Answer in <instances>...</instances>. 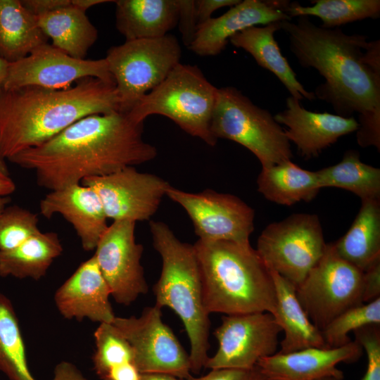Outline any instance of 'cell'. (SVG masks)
<instances>
[{"label": "cell", "mask_w": 380, "mask_h": 380, "mask_svg": "<svg viewBox=\"0 0 380 380\" xmlns=\"http://www.w3.org/2000/svg\"><path fill=\"white\" fill-rule=\"evenodd\" d=\"M36 213L17 205L6 207L0 213V251L16 248L41 232Z\"/></svg>", "instance_id": "35"}, {"label": "cell", "mask_w": 380, "mask_h": 380, "mask_svg": "<svg viewBox=\"0 0 380 380\" xmlns=\"http://www.w3.org/2000/svg\"><path fill=\"white\" fill-rule=\"evenodd\" d=\"M0 371L9 380H36L28 367L18 319L10 299L0 292Z\"/></svg>", "instance_id": "32"}, {"label": "cell", "mask_w": 380, "mask_h": 380, "mask_svg": "<svg viewBox=\"0 0 380 380\" xmlns=\"http://www.w3.org/2000/svg\"><path fill=\"white\" fill-rule=\"evenodd\" d=\"M39 210L47 219L62 215L72 225L86 251L95 250L108 226L98 195L81 183L51 191L41 200Z\"/></svg>", "instance_id": "21"}, {"label": "cell", "mask_w": 380, "mask_h": 380, "mask_svg": "<svg viewBox=\"0 0 380 380\" xmlns=\"http://www.w3.org/2000/svg\"><path fill=\"white\" fill-rule=\"evenodd\" d=\"M81 184L96 193L108 219L134 222L149 220L170 186L160 177L139 172L134 166L86 178Z\"/></svg>", "instance_id": "14"}, {"label": "cell", "mask_w": 380, "mask_h": 380, "mask_svg": "<svg viewBox=\"0 0 380 380\" xmlns=\"http://www.w3.org/2000/svg\"><path fill=\"white\" fill-rule=\"evenodd\" d=\"M15 190V183L10 177H0V196H6Z\"/></svg>", "instance_id": "44"}, {"label": "cell", "mask_w": 380, "mask_h": 380, "mask_svg": "<svg viewBox=\"0 0 380 380\" xmlns=\"http://www.w3.org/2000/svg\"><path fill=\"white\" fill-rule=\"evenodd\" d=\"M141 373L134 363H129L110 372L102 380H141Z\"/></svg>", "instance_id": "43"}, {"label": "cell", "mask_w": 380, "mask_h": 380, "mask_svg": "<svg viewBox=\"0 0 380 380\" xmlns=\"http://www.w3.org/2000/svg\"><path fill=\"white\" fill-rule=\"evenodd\" d=\"M160 308L144 309L139 317H115L112 322L128 341L141 373H161L184 380L192 375L189 355L162 319Z\"/></svg>", "instance_id": "11"}, {"label": "cell", "mask_w": 380, "mask_h": 380, "mask_svg": "<svg viewBox=\"0 0 380 380\" xmlns=\"http://www.w3.org/2000/svg\"><path fill=\"white\" fill-rule=\"evenodd\" d=\"M51 380H89L82 372L72 363L62 361L58 363L53 371Z\"/></svg>", "instance_id": "42"}, {"label": "cell", "mask_w": 380, "mask_h": 380, "mask_svg": "<svg viewBox=\"0 0 380 380\" xmlns=\"http://www.w3.org/2000/svg\"><path fill=\"white\" fill-rule=\"evenodd\" d=\"M297 298L320 331L345 310L365 303L364 272L341 258L334 243L296 287Z\"/></svg>", "instance_id": "9"}, {"label": "cell", "mask_w": 380, "mask_h": 380, "mask_svg": "<svg viewBox=\"0 0 380 380\" xmlns=\"http://www.w3.org/2000/svg\"><path fill=\"white\" fill-rule=\"evenodd\" d=\"M241 0H196L194 1L198 27L211 18L216 10L224 6H233Z\"/></svg>", "instance_id": "39"}, {"label": "cell", "mask_w": 380, "mask_h": 380, "mask_svg": "<svg viewBox=\"0 0 380 380\" xmlns=\"http://www.w3.org/2000/svg\"><path fill=\"white\" fill-rule=\"evenodd\" d=\"M312 6H303L298 2H289L284 9L293 17L313 15L320 18L322 28L334 29L366 18L380 16L379 0H315Z\"/></svg>", "instance_id": "31"}, {"label": "cell", "mask_w": 380, "mask_h": 380, "mask_svg": "<svg viewBox=\"0 0 380 380\" xmlns=\"http://www.w3.org/2000/svg\"><path fill=\"white\" fill-rule=\"evenodd\" d=\"M291 51L300 65L314 68L324 78L314 91L338 115L359 114L357 141L380 150V41L363 34L326 29L299 16L281 22Z\"/></svg>", "instance_id": "1"}, {"label": "cell", "mask_w": 380, "mask_h": 380, "mask_svg": "<svg viewBox=\"0 0 380 380\" xmlns=\"http://www.w3.org/2000/svg\"><path fill=\"white\" fill-rule=\"evenodd\" d=\"M188 380H265L259 368L256 365L248 370L235 369H211L206 375L194 377Z\"/></svg>", "instance_id": "38"}, {"label": "cell", "mask_w": 380, "mask_h": 380, "mask_svg": "<svg viewBox=\"0 0 380 380\" xmlns=\"http://www.w3.org/2000/svg\"><path fill=\"white\" fill-rule=\"evenodd\" d=\"M365 303L380 298V260L364 271Z\"/></svg>", "instance_id": "40"}, {"label": "cell", "mask_w": 380, "mask_h": 380, "mask_svg": "<svg viewBox=\"0 0 380 380\" xmlns=\"http://www.w3.org/2000/svg\"><path fill=\"white\" fill-rule=\"evenodd\" d=\"M113 1H108V0H72V4L78 7L79 8L86 11L87 9H89L90 7L100 4H103L106 2H110Z\"/></svg>", "instance_id": "46"}, {"label": "cell", "mask_w": 380, "mask_h": 380, "mask_svg": "<svg viewBox=\"0 0 380 380\" xmlns=\"http://www.w3.org/2000/svg\"><path fill=\"white\" fill-rule=\"evenodd\" d=\"M281 21L263 26H252L233 35L229 42L249 53L262 68L272 72L284 85L291 96L301 101L316 99L313 91H308L296 78V75L282 55L274 34L281 30Z\"/></svg>", "instance_id": "22"}, {"label": "cell", "mask_w": 380, "mask_h": 380, "mask_svg": "<svg viewBox=\"0 0 380 380\" xmlns=\"http://www.w3.org/2000/svg\"><path fill=\"white\" fill-rule=\"evenodd\" d=\"M257 186L267 200L288 206L311 201L321 189L317 172L303 169L291 160L262 168Z\"/></svg>", "instance_id": "28"}, {"label": "cell", "mask_w": 380, "mask_h": 380, "mask_svg": "<svg viewBox=\"0 0 380 380\" xmlns=\"http://www.w3.org/2000/svg\"><path fill=\"white\" fill-rule=\"evenodd\" d=\"M355 341L367 353V367L361 380H380V329L372 324L353 332Z\"/></svg>", "instance_id": "36"}, {"label": "cell", "mask_w": 380, "mask_h": 380, "mask_svg": "<svg viewBox=\"0 0 380 380\" xmlns=\"http://www.w3.org/2000/svg\"><path fill=\"white\" fill-rule=\"evenodd\" d=\"M9 202V198L6 196H0V213L6 208V204Z\"/></svg>", "instance_id": "49"}, {"label": "cell", "mask_w": 380, "mask_h": 380, "mask_svg": "<svg viewBox=\"0 0 380 380\" xmlns=\"http://www.w3.org/2000/svg\"><path fill=\"white\" fill-rule=\"evenodd\" d=\"M85 77L115 83L105 58H75L46 43L23 59L8 63L1 87L12 89L35 86L61 89Z\"/></svg>", "instance_id": "16"}, {"label": "cell", "mask_w": 380, "mask_h": 380, "mask_svg": "<svg viewBox=\"0 0 380 380\" xmlns=\"http://www.w3.org/2000/svg\"><path fill=\"white\" fill-rule=\"evenodd\" d=\"M20 2L36 17L71 4V0H20Z\"/></svg>", "instance_id": "41"}, {"label": "cell", "mask_w": 380, "mask_h": 380, "mask_svg": "<svg viewBox=\"0 0 380 380\" xmlns=\"http://www.w3.org/2000/svg\"><path fill=\"white\" fill-rule=\"evenodd\" d=\"M316 172L321 189L337 187L361 201L380 200V169L363 163L356 151H346L339 163Z\"/></svg>", "instance_id": "30"}, {"label": "cell", "mask_w": 380, "mask_h": 380, "mask_svg": "<svg viewBox=\"0 0 380 380\" xmlns=\"http://www.w3.org/2000/svg\"><path fill=\"white\" fill-rule=\"evenodd\" d=\"M8 65V63L0 57V88L2 87L3 82L5 80Z\"/></svg>", "instance_id": "47"}, {"label": "cell", "mask_w": 380, "mask_h": 380, "mask_svg": "<svg viewBox=\"0 0 380 380\" xmlns=\"http://www.w3.org/2000/svg\"><path fill=\"white\" fill-rule=\"evenodd\" d=\"M179 28L182 40L188 47L192 42L198 29L194 0H177Z\"/></svg>", "instance_id": "37"}, {"label": "cell", "mask_w": 380, "mask_h": 380, "mask_svg": "<svg viewBox=\"0 0 380 380\" xmlns=\"http://www.w3.org/2000/svg\"><path fill=\"white\" fill-rule=\"evenodd\" d=\"M270 270L276 293V304L272 315L284 333L278 353L326 347L321 331L310 321L300 303L296 286L274 270Z\"/></svg>", "instance_id": "23"}, {"label": "cell", "mask_w": 380, "mask_h": 380, "mask_svg": "<svg viewBox=\"0 0 380 380\" xmlns=\"http://www.w3.org/2000/svg\"><path fill=\"white\" fill-rule=\"evenodd\" d=\"M110 296V288L92 255L58 287L54 302L65 319L112 323L116 316L109 300Z\"/></svg>", "instance_id": "20"}, {"label": "cell", "mask_w": 380, "mask_h": 380, "mask_svg": "<svg viewBox=\"0 0 380 380\" xmlns=\"http://www.w3.org/2000/svg\"><path fill=\"white\" fill-rule=\"evenodd\" d=\"M63 250L57 233L39 232L13 249L0 251V277L39 280Z\"/></svg>", "instance_id": "29"}, {"label": "cell", "mask_w": 380, "mask_h": 380, "mask_svg": "<svg viewBox=\"0 0 380 380\" xmlns=\"http://www.w3.org/2000/svg\"><path fill=\"white\" fill-rule=\"evenodd\" d=\"M141 380H184L170 374L161 373L141 374Z\"/></svg>", "instance_id": "45"}, {"label": "cell", "mask_w": 380, "mask_h": 380, "mask_svg": "<svg viewBox=\"0 0 380 380\" xmlns=\"http://www.w3.org/2000/svg\"><path fill=\"white\" fill-rule=\"evenodd\" d=\"M319 380H338L334 377H325V378H322L321 379H319Z\"/></svg>", "instance_id": "50"}, {"label": "cell", "mask_w": 380, "mask_h": 380, "mask_svg": "<svg viewBox=\"0 0 380 380\" xmlns=\"http://www.w3.org/2000/svg\"><path fill=\"white\" fill-rule=\"evenodd\" d=\"M166 196L188 214L199 240L250 243L255 212L239 197L211 189L191 193L172 186Z\"/></svg>", "instance_id": "13"}, {"label": "cell", "mask_w": 380, "mask_h": 380, "mask_svg": "<svg viewBox=\"0 0 380 380\" xmlns=\"http://www.w3.org/2000/svg\"><path fill=\"white\" fill-rule=\"evenodd\" d=\"M290 1L244 0L218 18H211L198 27L189 49L202 56L220 53L229 39L239 32L258 25L291 20L284 12Z\"/></svg>", "instance_id": "18"}, {"label": "cell", "mask_w": 380, "mask_h": 380, "mask_svg": "<svg viewBox=\"0 0 380 380\" xmlns=\"http://www.w3.org/2000/svg\"><path fill=\"white\" fill-rule=\"evenodd\" d=\"M96 349L94 369L103 379L112 370L134 363L132 347L113 323H101L94 334Z\"/></svg>", "instance_id": "33"}, {"label": "cell", "mask_w": 380, "mask_h": 380, "mask_svg": "<svg viewBox=\"0 0 380 380\" xmlns=\"http://www.w3.org/2000/svg\"><path fill=\"white\" fill-rule=\"evenodd\" d=\"M217 89L196 65L179 63L127 113L137 123L155 114L165 116L189 134L215 146L210 122Z\"/></svg>", "instance_id": "6"}, {"label": "cell", "mask_w": 380, "mask_h": 380, "mask_svg": "<svg viewBox=\"0 0 380 380\" xmlns=\"http://www.w3.org/2000/svg\"><path fill=\"white\" fill-rule=\"evenodd\" d=\"M298 99L290 96L286 108L274 115L275 121L288 127L285 134L297 147L305 159L318 156L344 135L356 132L358 121L354 117L344 118L327 112L310 111Z\"/></svg>", "instance_id": "19"}, {"label": "cell", "mask_w": 380, "mask_h": 380, "mask_svg": "<svg viewBox=\"0 0 380 380\" xmlns=\"http://www.w3.org/2000/svg\"><path fill=\"white\" fill-rule=\"evenodd\" d=\"M39 26L52 45L69 56L85 59L98 38V31L86 11L71 4L37 17Z\"/></svg>", "instance_id": "27"}, {"label": "cell", "mask_w": 380, "mask_h": 380, "mask_svg": "<svg viewBox=\"0 0 380 380\" xmlns=\"http://www.w3.org/2000/svg\"><path fill=\"white\" fill-rule=\"evenodd\" d=\"M372 324L380 325V298L345 310L327 324L321 333L327 348H337L351 341L350 332Z\"/></svg>", "instance_id": "34"}, {"label": "cell", "mask_w": 380, "mask_h": 380, "mask_svg": "<svg viewBox=\"0 0 380 380\" xmlns=\"http://www.w3.org/2000/svg\"><path fill=\"white\" fill-rule=\"evenodd\" d=\"M0 177H9V172L4 159L0 156Z\"/></svg>", "instance_id": "48"}, {"label": "cell", "mask_w": 380, "mask_h": 380, "mask_svg": "<svg viewBox=\"0 0 380 380\" xmlns=\"http://www.w3.org/2000/svg\"><path fill=\"white\" fill-rule=\"evenodd\" d=\"M143 125L120 111L91 115L8 160L33 170L37 184L51 191L78 184L154 159L157 149L143 139Z\"/></svg>", "instance_id": "2"}, {"label": "cell", "mask_w": 380, "mask_h": 380, "mask_svg": "<svg viewBox=\"0 0 380 380\" xmlns=\"http://www.w3.org/2000/svg\"><path fill=\"white\" fill-rule=\"evenodd\" d=\"M182 50L170 34L126 40L110 47L105 59L115 81L120 112L128 113L148 91L160 84L179 63Z\"/></svg>", "instance_id": "8"}, {"label": "cell", "mask_w": 380, "mask_h": 380, "mask_svg": "<svg viewBox=\"0 0 380 380\" xmlns=\"http://www.w3.org/2000/svg\"><path fill=\"white\" fill-rule=\"evenodd\" d=\"M115 25L126 40L163 37L178 21L177 0H118Z\"/></svg>", "instance_id": "24"}, {"label": "cell", "mask_w": 380, "mask_h": 380, "mask_svg": "<svg viewBox=\"0 0 380 380\" xmlns=\"http://www.w3.org/2000/svg\"><path fill=\"white\" fill-rule=\"evenodd\" d=\"M362 353V347L350 341L337 348L310 347L289 353L277 352L261 359L257 366L265 380H319L325 377L342 380L344 374L337 365L354 362Z\"/></svg>", "instance_id": "17"}, {"label": "cell", "mask_w": 380, "mask_h": 380, "mask_svg": "<svg viewBox=\"0 0 380 380\" xmlns=\"http://www.w3.org/2000/svg\"><path fill=\"white\" fill-rule=\"evenodd\" d=\"M333 243L341 258L363 272L380 260V200L361 201L351 226Z\"/></svg>", "instance_id": "25"}, {"label": "cell", "mask_w": 380, "mask_h": 380, "mask_svg": "<svg viewBox=\"0 0 380 380\" xmlns=\"http://www.w3.org/2000/svg\"><path fill=\"white\" fill-rule=\"evenodd\" d=\"M326 246L319 217L302 213L269 224L259 236L255 250L270 268L296 287Z\"/></svg>", "instance_id": "10"}, {"label": "cell", "mask_w": 380, "mask_h": 380, "mask_svg": "<svg viewBox=\"0 0 380 380\" xmlns=\"http://www.w3.org/2000/svg\"><path fill=\"white\" fill-rule=\"evenodd\" d=\"M135 225L129 220L113 221L93 255L111 296L124 305H130L148 289L141 264L143 246L136 242Z\"/></svg>", "instance_id": "15"}, {"label": "cell", "mask_w": 380, "mask_h": 380, "mask_svg": "<svg viewBox=\"0 0 380 380\" xmlns=\"http://www.w3.org/2000/svg\"><path fill=\"white\" fill-rule=\"evenodd\" d=\"M210 132L217 141L228 139L246 148L257 157L262 168L293 158L285 130L274 115L233 87L218 88Z\"/></svg>", "instance_id": "7"}, {"label": "cell", "mask_w": 380, "mask_h": 380, "mask_svg": "<svg viewBox=\"0 0 380 380\" xmlns=\"http://www.w3.org/2000/svg\"><path fill=\"white\" fill-rule=\"evenodd\" d=\"M120 111L115 83L85 77L61 89L0 88V156L38 146L77 120Z\"/></svg>", "instance_id": "3"}, {"label": "cell", "mask_w": 380, "mask_h": 380, "mask_svg": "<svg viewBox=\"0 0 380 380\" xmlns=\"http://www.w3.org/2000/svg\"><path fill=\"white\" fill-rule=\"evenodd\" d=\"M48 37L37 18L19 0H0V57L8 63L23 59Z\"/></svg>", "instance_id": "26"}, {"label": "cell", "mask_w": 380, "mask_h": 380, "mask_svg": "<svg viewBox=\"0 0 380 380\" xmlns=\"http://www.w3.org/2000/svg\"><path fill=\"white\" fill-rule=\"evenodd\" d=\"M149 227L162 260L153 286L155 305L170 308L182 320L189 341L191 371L198 374L209 357L210 322L196 253L194 245L181 241L163 222L151 221Z\"/></svg>", "instance_id": "5"}, {"label": "cell", "mask_w": 380, "mask_h": 380, "mask_svg": "<svg viewBox=\"0 0 380 380\" xmlns=\"http://www.w3.org/2000/svg\"><path fill=\"white\" fill-rule=\"evenodd\" d=\"M194 247L209 314H272L276 304L272 275L250 243L198 239Z\"/></svg>", "instance_id": "4"}, {"label": "cell", "mask_w": 380, "mask_h": 380, "mask_svg": "<svg viewBox=\"0 0 380 380\" xmlns=\"http://www.w3.org/2000/svg\"><path fill=\"white\" fill-rule=\"evenodd\" d=\"M281 332L270 312L224 315L214 332L217 350L208 358L205 368L251 369L261 359L277 353Z\"/></svg>", "instance_id": "12"}]
</instances>
